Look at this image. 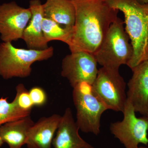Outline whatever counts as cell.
Segmentation results:
<instances>
[{"label":"cell","mask_w":148,"mask_h":148,"mask_svg":"<svg viewBox=\"0 0 148 148\" xmlns=\"http://www.w3.org/2000/svg\"><path fill=\"white\" fill-rule=\"evenodd\" d=\"M16 94L14 101L21 110L32 111L34 107L29 95V91L27 90L23 84H19L16 87Z\"/></svg>","instance_id":"18"},{"label":"cell","mask_w":148,"mask_h":148,"mask_svg":"<svg viewBox=\"0 0 148 148\" xmlns=\"http://www.w3.org/2000/svg\"><path fill=\"white\" fill-rule=\"evenodd\" d=\"M54 114L39 119L29 129L27 143V148H51L52 140L61 119Z\"/></svg>","instance_id":"13"},{"label":"cell","mask_w":148,"mask_h":148,"mask_svg":"<svg viewBox=\"0 0 148 148\" xmlns=\"http://www.w3.org/2000/svg\"><path fill=\"white\" fill-rule=\"evenodd\" d=\"M29 8L32 17L24 29L22 39L29 49L43 50L48 48L42 31V22L45 17L43 4L40 0H31Z\"/></svg>","instance_id":"12"},{"label":"cell","mask_w":148,"mask_h":148,"mask_svg":"<svg viewBox=\"0 0 148 148\" xmlns=\"http://www.w3.org/2000/svg\"><path fill=\"white\" fill-rule=\"evenodd\" d=\"M52 47L43 50L14 47L11 42L0 44V76L4 79L26 78L31 75L32 64L53 56Z\"/></svg>","instance_id":"3"},{"label":"cell","mask_w":148,"mask_h":148,"mask_svg":"<svg viewBox=\"0 0 148 148\" xmlns=\"http://www.w3.org/2000/svg\"><path fill=\"white\" fill-rule=\"evenodd\" d=\"M42 31L46 40H58L66 43L69 47L71 42L73 28L62 27L49 18L44 17L42 22Z\"/></svg>","instance_id":"16"},{"label":"cell","mask_w":148,"mask_h":148,"mask_svg":"<svg viewBox=\"0 0 148 148\" xmlns=\"http://www.w3.org/2000/svg\"><path fill=\"white\" fill-rule=\"evenodd\" d=\"M71 1L75 6V19L69 49L71 52L84 51L94 54L118 17L119 10L105 0Z\"/></svg>","instance_id":"1"},{"label":"cell","mask_w":148,"mask_h":148,"mask_svg":"<svg viewBox=\"0 0 148 148\" xmlns=\"http://www.w3.org/2000/svg\"><path fill=\"white\" fill-rule=\"evenodd\" d=\"M132 71V76L127 83V99L135 112L144 116L148 112V61L142 62Z\"/></svg>","instance_id":"10"},{"label":"cell","mask_w":148,"mask_h":148,"mask_svg":"<svg viewBox=\"0 0 148 148\" xmlns=\"http://www.w3.org/2000/svg\"><path fill=\"white\" fill-rule=\"evenodd\" d=\"M43 8L45 17L64 27L73 28L75 10L71 0H47Z\"/></svg>","instance_id":"15"},{"label":"cell","mask_w":148,"mask_h":148,"mask_svg":"<svg viewBox=\"0 0 148 148\" xmlns=\"http://www.w3.org/2000/svg\"><path fill=\"white\" fill-rule=\"evenodd\" d=\"M29 93L34 106L42 107L45 105L47 96L45 91L42 88L38 86L32 88Z\"/></svg>","instance_id":"19"},{"label":"cell","mask_w":148,"mask_h":148,"mask_svg":"<svg viewBox=\"0 0 148 148\" xmlns=\"http://www.w3.org/2000/svg\"><path fill=\"white\" fill-rule=\"evenodd\" d=\"M137 148H148V147H138Z\"/></svg>","instance_id":"22"},{"label":"cell","mask_w":148,"mask_h":148,"mask_svg":"<svg viewBox=\"0 0 148 148\" xmlns=\"http://www.w3.org/2000/svg\"><path fill=\"white\" fill-rule=\"evenodd\" d=\"M94 54L84 51L71 52L61 63V75L73 88L81 82L92 84L98 71Z\"/></svg>","instance_id":"8"},{"label":"cell","mask_w":148,"mask_h":148,"mask_svg":"<svg viewBox=\"0 0 148 148\" xmlns=\"http://www.w3.org/2000/svg\"><path fill=\"white\" fill-rule=\"evenodd\" d=\"M30 116L6 123L0 126V138L9 148L26 145L29 129L34 124Z\"/></svg>","instance_id":"14"},{"label":"cell","mask_w":148,"mask_h":148,"mask_svg":"<svg viewBox=\"0 0 148 148\" xmlns=\"http://www.w3.org/2000/svg\"><path fill=\"white\" fill-rule=\"evenodd\" d=\"M105 1L124 14L125 29L133 49V56L127 66L132 70L148 61V4H142L136 0Z\"/></svg>","instance_id":"2"},{"label":"cell","mask_w":148,"mask_h":148,"mask_svg":"<svg viewBox=\"0 0 148 148\" xmlns=\"http://www.w3.org/2000/svg\"><path fill=\"white\" fill-rule=\"evenodd\" d=\"M92 86L108 110L123 112L127 101L126 84L119 69L102 67Z\"/></svg>","instance_id":"6"},{"label":"cell","mask_w":148,"mask_h":148,"mask_svg":"<svg viewBox=\"0 0 148 148\" xmlns=\"http://www.w3.org/2000/svg\"><path fill=\"white\" fill-rule=\"evenodd\" d=\"M123 119L111 123L110 130L125 148H137L140 144L148 145V120L138 118L132 104L127 99Z\"/></svg>","instance_id":"7"},{"label":"cell","mask_w":148,"mask_h":148,"mask_svg":"<svg viewBox=\"0 0 148 148\" xmlns=\"http://www.w3.org/2000/svg\"><path fill=\"white\" fill-rule=\"evenodd\" d=\"M124 21L118 17L111 24L101 45L94 53L102 67L119 69L130 61L133 49L124 27Z\"/></svg>","instance_id":"4"},{"label":"cell","mask_w":148,"mask_h":148,"mask_svg":"<svg viewBox=\"0 0 148 148\" xmlns=\"http://www.w3.org/2000/svg\"><path fill=\"white\" fill-rule=\"evenodd\" d=\"M79 127L70 108L66 109L52 140L54 148H94L79 133Z\"/></svg>","instance_id":"11"},{"label":"cell","mask_w":148,"mask_h":148,"mask_svg":"<svg viewBox=\"0 0 148 148\" xmlns=\"http://www.w3.org/2000/svg\"><path fill=\"white\" fill-rule=\"evenodd\" d=\"M31 111L21 110L13 100L9 103L7 98H0V126L13 121L30 115Z\"/></svg>","instance_id":"17"},{"label":"cell","mask_w":148,"mask_h":148,"mask_svg":"<svg viewBox=\"0 0 148 148\" xmlns=\"http://www.w3.org/2000/svg\"><path fill=\"white\" fill-rule=\"evenodd\" d=\"M3 142L2 140V139H1V138H0V147H1L2 145L3 144Z\"/></svg>","instance_id":"21"},{"label":"cell","mask_w":148,"mask_h":148,"mask_svg":"<svg viewBox=\"0 0 148 148\" xmlns=\"http://www.w3.org/2000/svg\"><path fill=\"white\" fill-rule=\"evenodd\" d=\"M73 98L77 111L76 123L82 132L100 133L102 114L108 110L93 91L92 84L81 82L73 88Z\"/></svg>","instance_id":"5"},{"label":"cell","mask_w":148,"mask_h":148,"mask_svg":"<svg viewBox=\"0 0 148 148\" xmlns=\"http://www.w3.org/2000/svg\"><path fill=\"white\" fill-rule=\"evenodd\" d=\"M145 116L147 118V119L148 120V113L145 116Z\"/></svg>","instance_id":"23"},{"label":"cell","mask_w":148,"mask_h":148,"mask_svg":"<svg viewBox=\"0 0 148 148\" xmlns=\"http://www.w3.org/2000/svg\"><path fill=\"white\" fill-rule=\"evenodd\" d=\"M136 1L142 4H148V0H136Z\"/></svg>","instance_id":"20"},{"label":"cell","mask_w":148,"mask_h":148,"mask_svg":"<svg viewBox=\"0 0 148 148\" xmlns=\"http://www.w3.org/2000/svg\"><path fill=\"white\" fill-rule=\"evenodd\" d=\"M31 17L29 8L21 7L15 2L0 5V37L3 42L21 39Z\"/></svg>","instance_id":"9"}]
</instances>
